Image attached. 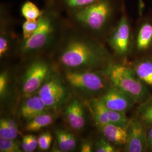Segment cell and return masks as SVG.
Listing matches in <instances>:
<instances>
[{
    "instance_id": "obj_17",
    "label": "cell",
    "mask_w": 152,
    "mask_h": 152,
    "mask_svg": "<svg viewBox=\"0 0 152 152\" xmlns=\"http://www.w3.org/2000/svg\"><path fill=\"white\" fill-rule=\"evenodd\" d=\"M90 108L96 125L100 127L109 123L105 111V106L99 98H94L90 103Z\"/></svg>"
},
{
    "instance_id": "obj_25",
    "label": "cell",
    "mask_w": 152,
    "mask_h": 152,
    "mask_svg": "<svg viewBox=\"0 0 152 152\" xmlns=\"http://www.w3.org/2000/svg\"><path fill=\"white\" fill-rule=\"evenodd\" d=\"M94 151L96 152H117L118 149L104 137L99 139L94 145Z\"/></svg>"
},
{
    "instance_id": "obj_20",
    "label": "cell",
    "mask_w": 152,
    "mask_h": 152,
    "mask_svg": "<svg viewBox=\"0 0 152 152\" xmlns=\"http://www.w3.org/2000/svg\"><path fill=\"white\" fill-rule=\"evenodd\" d=\"M137 109L136 118L146 127L152 126V97L140 104Z\"/></svg>"
},
{
    "instance_id": "obj_30",
    "label": "cell",
    "mask_w": 152,
    "mask_h": 152,
    "mask_svg": "<svg viewBox=\"0 0 152 152\" xmlns=\"http://www.w3.org/2000/svg\"><path fill=\"white\" fill-rule=\"evenodd\" d=\"M147 128V151L152 152V126L146 127Z\"/></svg>"
},
{
    "instance_id": "obj_1",
    "label": "cell",
    "mask_w": 152,
    "mask_h": 152,
    "mask_svg": "<svg viewBox=\"0 0 152 152\" xmlns=\"http://www.w3.org/2000/svg\"><path fill=\"white\" fill-rule=\"evenodd\" d=\"M59 61L72 70L105 69L112 63L107 50L88 37L74 34L68 36L60 49Z\"/></svg>"
},
{
    "instance_id": "obj_31",
    "label": "cell",
    "mask_w": 152,
    "mask_h": 152,
    "mask_svg": "<svg viewBox=\"0 0 152 152\" xmlns=\"http://www.w3.org/2000/svg\"><path fill=\"white\" fill-rule=\"evenodd\" d=\"M94 151V145L92 142L88 140L82 141L80 146V152H91Z\"/></svg>"
},
{
    "instance_id": "obj_28",
    "label": "cell",
    "mask_w": 152,
    "mask_h": 152,
    "mask_svg": "<svg viewBox=\"0 0 152 152\" xmlns=\"http://www.w3.org/2000/svg\"><path fill=\"white\" fill-rule=\"evenodd\" d=\"M9 76L7 72H2L0 75V96L1 99L4 98L7 91Z\"/></svg>"
},
{
    "instance_id": "obj_8",
    "label": "cell",
    "mask_w": 152,
    "mask_h": 152,
    "mask_svg": "<svg viewBox=\"0 0 152 152\" xmlns=\"http://www.w3.org/2000/svg\"><path fill=\"white\" fill-rule=\"evenodd\" d=\"M130 37L129 22L124 14L109 38V46L118 56L125 57L130 50Z\"/></svg>"
},
{
    "instance_id": "obj_26",
    "label": "cell",
    "mask_w": 152,
    "mask_h": 152,
    "mask_svg": "<svg viewBox=\"0 0 152 152\" xmlns=\"http://www.w3.org/2000/svg\"><path fill=\"white\" fill-rule=\"evenodd\" d=\"M53 140L51 134L49 131L42 133L38 138V147L41 150L49 149Z\"/></svg>"
},
{
    "instance_id": "obj_15",
    "label": "cell",
    "mask_w": 152,
    "mask_h": 152,
    "mask_svg": "<svg viewBox=\"0 0 152 152\" xmlns=\"http://www.w3.org/2000/svg\"><path fill=\"white\" fill-rule=\"evenodd\" d=\"M57 145L60 152H71L76 147L75 135L67 130L59 129L55 131Z\"/></svg>"
},
{
    "instance_id": "obj_19",
    "label": "cell",
    "mask_w": 152,
    "mask_h": 152,
    "mask_svg": "<svg viewBox=\"0 0 152 152\" xmlns=\"http://www.w3.org/2000/svg\"><path fill=\"white\" fill-rule=\"evenodd\" d=\"M98 1L99 0H54L53 3H57V5L69 14L86 7Z\"/></svg>"
},
{
    "instance_id": "obj_14",
    "label": "cell",
    "mask_w": 152,
    "mask_h": 152,
    "mask_svg": "<svg viewBox=\"0 0 152 152\" xmlns=\"http://www.w3.org/2000/svg\"><path fill=\"white\" fill-rule=\"evenodd\" d=\"M131 68L142 83L147 87L152 88V58L138 60Z\"/></svg>"
},
{
    "instance_id": "obj_7",
    "label": "cell",
    "mask_w": 152,
    "mask_h": 152,
    "mask_svg": "<svg viewBox=\"0 0 152 152\" xmlns=\"http://www.w3.org/2000/svg\"><path fill=\"white\" fill-rule=\"evenodd\" d=\"M48 63L42 60L33 61L28 67L23 79L22 90L26 95L38 91L51 75Z\"/></svg>"
},
{
    "instance_id": "obj_6",
    "label": "cell",
    "mask_w": 152,
    "mask_h": 152,
    "mask_svg": "<svg viewBox=\"0 0 152 152\" xmlns=\"http://www.w3.org/2000/svg\"><path fill=\"white\" fill-rule=\"evenodd\" d=\"M51 73L38 90L37 95L48 108L56 112L68 103L69 92L65 80L56 73Z\"/></svg>"
},
{
    "instance_id": "obj_27",
    "label": "cell",
    "mask_w": 152,
    "mask_h": 152,
    "mask_svg": "<svg viewBox=\"0 0 152 152\" xmlns=\"http://www.w3.org/2000/svg\"><path fill=\"white\" fill-rule=\"evenodd\" d=\"M0 137L11 139H15L17 137L7 124L5 118H2L0 120Z\"/></svg>"
},
{
    "instance_id": "obj_23",
    "label": "cell",
    "mask_w": 152,
    "mask_h": 152,
    "mask_svg": "<svg viewBox=\"0 0 152 152\" xmlns=\"http://www.w3.org/2000/svg\"><path fill=\"white\" fill-rule=\"evenodd\" d=\"M22 151L19 142L15 139L0 137V152H20Z\"/></svg>"
},
{
    "instance_id": "obj_24",
    "label": "cell",
    "mask_w": 152,
    "mask_h": 152,
    "mask_svg": "<svg viewBox=\"0 0 152 152\" xmlns=\"http://www.w3.org/2000/svg\"><path fill=\"white\" fill-rule=\"evenodd\" d=\"M39 20H26L22 25L23 41H26L30 38L37 30L39 26Z\"/></svg>"
},
{
    "instance_id": "obj_2",
    "label": "cell",
    "mask_w": 152,
    "mask_h": 152,
    "mask_svg": "<svg viewBox=\"0 0 152 152\" xmlns=\"http://www.w3.org/2000/svg\"><path fill=\"white\" fill-rule=\"evenodd\" d=\"M58 9L54 3L47 4L39 18L37 30L30 38L22 42L20 47L22 53H34L52 44L61 22V14Z\"/></svg>"
},
{
    "instance_id": "obj_4",
    "label": "cell",
    "mask_w": 152,
    "mask_h": 152,
    "mask_svg": "<svg viewBox=\"0 0 152 152\" xmlns=\"http://www.w3.org/2000/svg\"><path fill=\"white\" fill-rule=\"evenodd\" d=\"M113 11L110 0H99L68 14L72 22L78 26L91 32L98 33L106 27Z\"/></svg>"
},
{
    "instance_id": "obj_13",
    "label": "cell",
    "mask_w": 152,
    "mask_h": 152,
    "mask_svg": "<svg viewBox=\"0 0 152 152\" xmlns=\"http://www.w3.org/2000/svg\"><path fill=\"white\" fill-rule=\"evenodd\" d=\"M99 129L103 137L116 147L126 145L128 136V127L108 124Z\"/></svg>"
},
{
    "instance_id": "obj_5",
    "label": "cell",
    "mask_w": 152,
    "mask_h": 152,
    "mask_svg": "<svg viewBox=\"0 0 152 152\" xmlns=\"http://www.w3.org/2000/svg\"><path fill=\"white\" fill-rule=\"evenodd\" d=\"M64 80L75 91L88 96L101 95L111 85L105 69H67L64 72Z\"/></svg>"
},
{
    "instance_id": "obj_32",
    "label": "cell",
    "mask_w": 152,
    "mask_h": 152,
    "mask_svg": "<svg viewBox=\"0 0 152 152\" xmlns=\"http://www.w3.org/2000/svg\"><path fill=\"white\" fill-rule=\"evenodd\" d=\"M22 150L25 152H33L32 149L29 146L27 140L26 138V137L24 136L23 137L22 141Z\"/></svg>"
},
{
    "instance_id": "obj_21",
    "label": "cell",
    "mask_w": 152,
    "mask_h": 152,
    "mask_svg": "<svg viewBox=\"0 0 152 152\" xmlns=\"http://www.w3.org/2000/svg\"><path fill=\"white\" fill-rule=\"evenodd\" d=\"M43 10L32 2L28 1L24 2L20 8L22 16L26 20H37L41 16Z\"/></svg>"
},
{
    "instance_id": "obj_9",
    "label": "cell",
    "mask_w": 152,
    "mask_h": 152,
    "mask_svg": "<svg viewBox=\"0 0 152 152\" xmlns=\"http://www.w3.org/2000/svg\"><path fill=\"white\" fill-rule=\"evenodd\" d=\"M99 98L107 108L124 113L137 104L128 94L112 85L107 88Z\"/></svg>"
},
{
    "instance_id": "obj_11",
    "label": "cell",
    "mask_w": 152,
    "mask_h": 152,
    "mask_svg": "<svg viewBox=\"0 0 152 152\" xmlns=\"http://www.w3.org/2000/svg\"><path fill=\"white\" fill-rule=\"evenodd\" d=\"M64 115L68 124L75 130H81L86 124L84 108L77 99L73 98L66 103Z\"/></svg>"
},
{
    "instance_id": "obj_3",
    "label": "cell",
    "mask_w": 152,
    "mask_h": 152,
    "mask_svg": "<svg viewBox=\"0 0 152 152\" xmlns=\"http://www.w3.org/2000/svg\"><path fill=\"white\" fill-rule=\"evenodd\" d=\"M105 71L111 85L128 94L137 104L142 103L151 97L149 87L137 77L130 66L112 63Z\"/></svg>"
},
{
    "instance_id": "obj_10",
    "label": "cell",
    "mask_w": 152,
    "mask_h": 152,
    "mask_svg": "<svg viewBox=\"0 0 152 152\" xmlns=\"http://www.w3.org/2000/svg\"><path fill=\"white\" fill-rule=\"evenodd\" d=\"M124 150L127 152L147 151V128L137 118L131 119L128 127V136Z\"/></svg>"
},
{
    "instance_id": "obj_12",
    "label": "cell",
    "mask_w": 152,
    "mask_h": 152,
    "mask_svg": "<svg viewBox=\"0 0 152 152\" xmlns=\"http://www.w3.org/2000/svg\"><path fill=\"white\" fill-rule=\"evenodd\" d=\"M48 108L37 95L29 96L23 102L19 109V114L27 122L39 114L47 112Z\"/></svg>"
},
{
    "instance_id": "obj_22",
    "label": "cell",
    "mask_w": 152,
    "mask_h": 152,
    "mask_svg": "<svg viewBox=\"0 0 152 152\" xmlns=\"http://www.w3.org/2000/svg\"><path fill=\"white\" fill-rule=\"evenodd\" d=\"M107 116L110 124L118 125L124 127H128L131 119L129 118L124 113L115 111L105 107Z\"/></svg>"
},
{
    "instance_id": "obj_29",
    "label": "cell",
    "mask_w": 152,
    "mask_h": 152,
    "mask_svg": "<svg viewBox=\"0 0 152 152\" xmlns=\"http://www.w3.org/2000/svg\"><path fill=\"white\" fill-rule=\"evenodd\" d=\"M24 136L26 137L29 146L32 149L33 151H34L38 145V139L36 137V136L31 134L27 135Z\"/></svg>"
},
{
    "instance_id": "obj_18",
    "label": "cell",
    "mask_w": 152,
    "mask_h": 152,
    "mask_svg": "<svg viewBox=\"0 0 152 152\" xmlns=\"http://www.w3.org/2000/svg\"><path fill=\"white\" fill-rule=\"evenodd\" d=\"M54 120V115L46 112L27 122L25 129L28 132H36L52 124Z\"/></svg>"
},
{
    "instance_id": "obj_16",
    "label": "cell",
    "mask_w": 152,
    "mask_h": 152,
    "mask_svg": "<svg viewBox=\"0 0 152 152\" xmlns=\"http://www.w3.org/2000/svg\"><path fill=\"white\" fill-rule=\"evenodd\" d=\"M152 45V24L149 23L143 24L140 28L136 37V49L144 51Z\"/></svg>"
},
{
    "instance_id": "obj_33",
    "label": "cell",
    "mask_w": 152,
    "mask_h": 152,
    "mask_svg": "<svg viewBox=\"0 0 152 152\" xmlns=\"http://www.w3.org/2000/svg\"><path fill=\"white\" fill-rule=\"evenodd\" d=\"M45 1H47V3H48V4L53 3V2H54V0H45Z\"/></svg>"
}]
</instances>
